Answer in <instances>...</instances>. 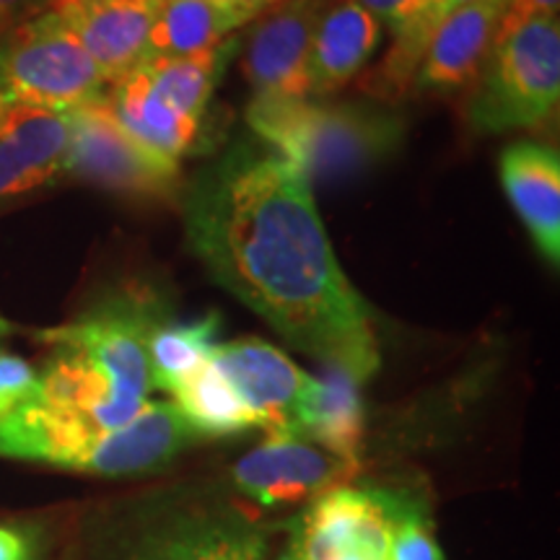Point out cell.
<instances>
[{"label":"cell","instance_id":"5bb4252c","mask_svg":"<svg viewBox=\"0 0 560 560\" xmlns=\"http://www.w3.org/2000/svg\"><path fill=\"white\" fill-rule=\"evenodd\" d=\"M156 5L159 0H60L55 11L112 86L143 62Z\"/></svg>","mask_w":560,"mask_h":560},{"label":"cell","instance_id":"603a6c76","mask_svg":"<svg viewBox=\"0 0 560 560\" xmlns=\"http://www.w3.org/2000/svg\"><path fill=\"white\" fill-rule=\"evenodd\" d=\"M221 60L223 47L213 52L192 55V58L151 60L138 68L143 70L145 83L161 102L170 104L179 115L200 122L210 96H213L215 81H219Z\"/></svg>","mask_w":560,"mask_h":560},{"label":"cell","instance_id":"52a82bcc","mask_svg":"<svg viewBox=\"0 0 560 560\" xmlns=\"http://www.w3.org/2000/svg\"><path fill=\"white\" fill-rule=\"evenodd\" d=\"M66 115L70 128L68 174L128 195L172 198L177 192L179 164L136 143L115 120L107 100L89 102Z\"/></svg>","mask_w":560,"mask_h":560},{"label":"cell","instance_id":"d4e9b609","mask_svg":"<svg viewBox=\"0 0 560 560\" xmlns=\"http://www.w3.org/2000/svg\"><path fill=\"white\" fill-rule=\"evenodd\" d=\"M39 374L21 355L0 350V420L11 416L37 392Z\"/></svg>","mask_w":560,"mask_h":560},{"label":"cell","instance_id":"f546056e","mask_svg":"<svg viewBox=\"0 0 560 560\" xmlns=\"http://www.w3.org/2000/svg\"><path fill=\"white\" fill-rule=\"evenodd\" d=\"M210 3L219 5V9L226 11L236 24L244 26L257 16H262L265 11H270L272 5H278L280 0H210Z\"/></svg>","mask_w":560,"mask_h":560},{"label":"cell","instance_id":"e0dca14e","mask_svg":"<svg viewBox=\"0 0 560 560\" xmlns=\"http://www.w3.org/2000/svg\"><path fill=\"white\" fill-rule=\"evenodd\" d=\"M382 42L380 19L355 0H330L314 30L310 55V96L335 94L348 86L374 58Z\"/></svg>","mask_w":560,"mask_h":560},{"label":"cell","instance_id":"4316f807","mask_svg":"<svg viewBox=\"0 0 560 560\" xmlns=\"http://www.w3.org/2000/svg\"><path fill=\"white\" fill-rule=\"evenodd\" d=\"M355 3L380 19V24H387L395 37L410 30V24L423 9V0H355Z\"/></svg>","mask_w":560,"mask_h":560},{"label":"cell","instance_id":"83f0119b","mask_svg":"<svg viewBox=\"0 0 560 560\" xmlns=\"http://www.w3.org/2000/svg\"><path fill=\"white\" fill-rule=\"evenodd\" d=\"M60 0H0V37L58 9Z\"/></svg>","mask_w":560,"mask_h":560},{"label":"cell","instance_id":"7402d4cb","mask_svg":"<svg viewBox=\"0 0 560 560\" xmlns=\"http://www.w3.org/2000/svg\"><path fill=\"white\" fill-rule=\"evenodd\" d=\"M170 395L195 436H231L255 429L247 408L210 361L177 384Z\"/></svg>","mask_w":560,"mask_h":560},{"label":"cell","instance_id":"4dcf8cb0","mask_svg":"<svg viewBox=\"0 0 560 560\" xmlns=\"http://www.w3.org/2000/svg\"><path fill=\"white\" fill-rule=\"evenodd\" d=\"M0 560H32L30 540L11 527H0Z\"/></svg>","mask_w":560,"mask_h":560},{"label":"cell","instance_id":"ac0fdd59","mask_svg":"<svg viewBox=\"0 0 560 560\" xmlns=\"http://www.w3.org/2000/svg\"><path fill=\"white\" fill-rule=\"evenodd\" d=\"M293 436L310 439L348 462H359L363 446L361 382L340 369H325L322 376L310 374Z\"/></svg>","mask_w":560,"mask_h":560},{"label":"cell","instance_id":"9a60e30c","mask_svg":"<svg viewBox=\"0 0 560 560\" xmlns=\"http://www.w3.org/2000/svg\"><path fill=\"white\" fill-rule=\"evenodd\" d=\"M506 9V0H475L439 21L425 42L412 83L420 91H457L480 75Z\"/></svg>","mask_w":560,"mask_h":560},{"label":"cell","instance_id":"ba28073f","mask_svg":"<svg viewBox=\"0 0 560 560\" xmlns=\"http://www.w3.org/2000/svg\"><path fill=\"white\" fill-rule=\"evenodd\" d=\"M359 462H348L293 433H268L260 446L236 462L231 478L236 488L262 506H283L317 499L327 490L346 486L359 472Z\"/></svg>","mask_w":560,"mask_h":560},{"label":"cell","instance_id":"484cf974","mask_svg":"<svg viewBox=\"0 0 560 560\" xmlns=\"http://www.w3.org/2000/svg\"><path fill=\"white\" fill-rule=\"evenodd\" d=\"M389 560H444L423 509H416L400 524L395 540H392Z\"/></svg>","mask_w":560,"mask_h":560},{"label":"cell","instance_id":"7a4b0ae2","mask_svg":"<svg viewBox=\"0 0 560 560\" xmlns=\"http://www.w3.org/2000/svg\"><path fill=\"white\" fill-rule=\"evenodd\" d=\"M159 322V301L136 291L39 332L55 355L37 392L0 420V457L75 470L102 433L120 429L149 402V340Z\"/></svg>","mask_w":560,"mask_h":560},{"label":"cell","instance_id":"277c9868","mask_svg":"<svg viewBox=\"0 0 560 560\" xmlns=\"http://www.w3.org/2000/svg\"><path fill=\"white\" fill-rule=\"evenodd\" d=\"M467 117L480 132L535 128L560 96V21L532 19L493 42Z\"/></svg>","mask_w":560,"mask_h":560},{"label":"cell","instance_id":"f1b7e54d","mask_svg":"<svg viewBox=\"0 0 560 560\" xmlns=\"http://www.w3.org/2000/svg\"><path fill=\"white\" fill-rule=\"evenodd\" d=\"M560 0H506V9H503L499 34L495 39L516 30L520 24H527L532 19L540 16H558Z\"/></svg>","mask_w":560,"mask_h":560},{"label":"cell","instance_id":"8fae6325","mask_svg":"<svg viewBox=\"0 0 560 560\" xmlns=\"http://www.w3.org/2000/svg\"><path fill=\"white\" fill-rule=\"evenodd\" d=\"M120 560H270L268 537L240 511L208 509L156 524Z\"/></svg>","mask_w":560,"mask_h":560},{"label":"cell","instance_id":"d6986e66","mask_svg":"<svg viewBox=\"0 0 560 560\" xmlns=\"http://www.w3.org/2000/svg\"><path fill=\"white\" fill-rule=\"evenodd\" d=\"M104 100H107L112 115L122 125L125 132L161 159L179 164V159L198 140L200 122L179 115L170 104L161 102L145 83L140 68L112 83Z\"/></svg>","mask_w":560,"mask_h":560},{"label":"cell","instance_id":"5b68a950","mask_svg":"<svg viewBox=\"0 0 560 560\" xmlns=\"http://www.w3.org/2000/svg\"><path fill=\"white\" fill-rule=\"evenodd\" d=\"M109 83L58 11L0 37V100L70 112L104 100Z\"/></svg>","mask_w":560,"mask_h":560},{"label":"cell","instance_id":"6da1fadb","mask_svg":"<svg viewBox=\"0 0 560 560\" xmlns=\"http://www.w3.org/2000/svg\"><path fill=\"white\" fill-rule=\"evenodd\" d=\"M182 210L210 276L293 348L361 384L380 369L366 301L335 257L312 182L289 161L234 145L195 177Z\"/></svg>","mask_w":560,"mask_h":560},{"label":"cell","instance_id":"9c48e42d","mask_svg":"<svg viewBox=\"0 0 560 560\" xmlns=\"http://www.w3.org/2000/svg\"><path fill=\"white\" fill-rule=\"evenodd\" d=\"M330 0H280L257 16L244 50V73L255 100H306L317 21Z\"/></svg>","mask_w":560,"mask_h":560},{"label":"cell","instance_id":"2e32d148","mask_svg":"<svg viewBox=\"0 0 560 560\" xmlns=\"http://www.w3.org/2000/svg\"><path fill=\"white\" fill-rule=\"evenodd\" d=\"M501 185L532 242L552 268L560 262V161L542 143L509 145L501 153Z\"/></svg>","mask_w":560,"mask_h":560},{"label":"cell","instance_id":"3957f363","mask_svg":"<svg viewBox=\"0 0 560 560\" xmlns=\"http://www.w3.org/2000/svg\"><path fill=\"white\" fill-rule=\"evenodd\" d=\"M247 122L272 153L306 182L346 179L382 164L400 149L397 115L355 102L252 100Z\"/></svg>","mask_w":560,"mask_h":560},{"label":"cell","instance_id":"4fadbf2b","mask_svg":"<svg viewBox=\"0 0 560 560\" xmlns=\"http://www.w3.org/2000/svg\"><path fill=\"white\" fill-rule=\"evenodd\" d=\"M195 439L177 405L172 400H149L140 412L120 429L102 433L83 452L75 472L125 478V475L153 472L170 465Z\"/></svg>","mask_w":560,"mask_h":560},{"label":"cell","instance_id":"cb8c5ba5","mask_svg":"<svg viewBox=\"0 0 560 560\" xmlns=\"http://www.w3.org/2000/svg\"><path fill=\"white\" fill-rule=\"evenodd\" d=\"M470 3H475V0H423V9H420L418 19L410 24V30L395 37L389 58L382 66V83H387L389 89H405V83H410L412 75H416L418 62L423 58L425 42H429L431 32L436 30L439 21H444L450 13L465 9Z\"/></svg>","mask_w":560,"mask_h":560},{"label":"cell","instance_id":"1f68e13d","mask_svg":"<svg viewBox=\"0 0 560 560\" xmlns=\"http://www.w3.org/2000/svg\"><path fill=\"white\" fill-rule=\"evenodd\" d=\"M0 104H3V100H0Z\"/></svg>","mask_w":560,"mask_h":560},{"label":"cell","instance_id":"44dd1931","mask_svg":"<svg viewBox=\"0 0 560 560\" xmlns=\"http://www.w3.org/2000/svg\"><path fill=\"white\" fill-rule=\"evenodd\" d=\"M219 322L215 312L192 322H159L149 340L151 387L172 392L208 363L219 346Z\"/></svg>","mask_w":560,"mask_h":560},{"label":"cell","instance_id":"30bf717a","mask_svg":"<svg viewBox=\"0 0 560 560\" xmlns=\"http://www.w3.org/2000/svg\"><path fill=\"white\" fill-rule=\"evenodd\" d=\"M210 363L236 392L255 429L293 433L310 374L301 371L283 350L260 338H240L219 342L210 353Z\"/></svg>","mask_w":560,"mask_h":560},{"label":"cell","instance_id":"8992f818","mask_svg":"<svg viewBox=\"0 0 560 560\" xmlns=\"http://www.w3.org/2000/svg\"><path fill=\"white\" fill-rule=\"evenodd\" d=\"M416 509L395 490L338 486L293 520L278 560H389L397 529Z\"/></svg>","mask_w":560,"mask_h":560},{"label":"cell","instance_id":"7c38bea8","mask_svg":"<svg viewBox=\"0 0 560 560\" xmlns=\"http://www.w3.org/2000/svg\"><path fill=\"white\" fill-rule=\"evenodd\" d=\"M68 115L30 104H0V200L19 198L66 172Z\"/></svg>","mask_w":560,"mask_h":560},{"label":"cell","instance_id":"ffe728a7","mask_svg":"<svg viewBox=\"0 0 560 560\" xmlns=\"http://www.w3.org/2000/svg\"><path fill=\"white\" fill-rule=\"evenodd\" d=\"M236 30L242 26L210 0H159L143 62L213 52Z\"/></svg>","mask_w":560,"mask_h":560}]
</instances>
